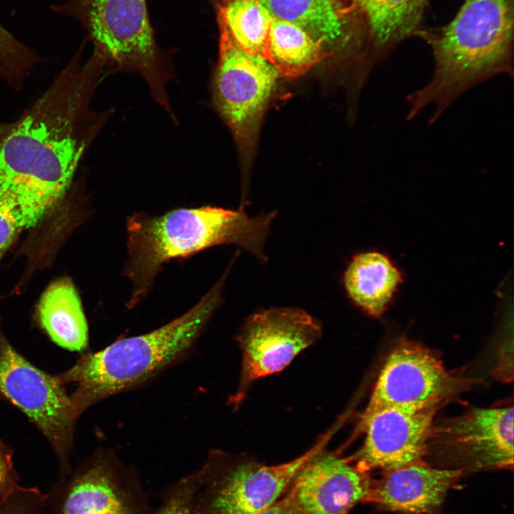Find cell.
Returning <instances> with one entry per match:
<instances>
[{"label": "cell", "instance_id": "obj_1", "mask_svg": "<svg viewBox=\"0 0 514 514\" xmlns=\"http://www.w3.org/2000/svg\"><path fill=\"white\" fill-rule=\"evenodd\" d=\"M75 57L0 145V206L28 228L61 200L99 128L89 101L105 64Z\"/></svg>", "mask_w": 514, "mask_h": 514}, {"label": "cell", "instance_id": "obj_2", "mask_svg": "<svg viewBox=\"0 0 514 514\" xmlns=\"http://www.w3.org/2000/svg\"><path fill=\"white\" fill-rule=\"evenodd\" d=\"M513 0H465L430 40L433 73L406 97V120L427 107L434 124L461 95L499 74L513 76Z\"/></svg>", "mask_w": 514, "mask_h": 514}, {"label": "cell", "instance_id": "obj_3", "mask_svg": "<svg viewBox=\"0 0 514 514\" xmlns=\"http://www.w3.org/2000/svg\"><path fill=\"white\" fill-rule=\"evenodd\" d=\"M276 212L250 217L242 209L214 206L179 208L159 216L135 213L127 221L128 258L124 274L132 308L148 293L156 274L170 260L208 248L234 244L266 261L264 244Z\"/></svg>", "mask_w": 514, "mask_h": 514}, {"label": "cell", "instance_id": "obj_4", "mask_svg": "<svg viewBox=\"0 0 514 514\" xmlns=\"http://www.w3.org/2000/svg\"><path fill=\"white\" fill-rule=\"evenodd\" d=\"M226 276L195 306L172 321L88 353L57 375L64 385L76 384L70 395L75 416L79 418L96 403L142 385L186 356L220 304Z\"/></svg>", "mask_w": 514, "mask_h": 514}, {"label": "cell", "instance_id": "obj_5", "mask_svg": "<svg viewBox=\"0 0 514 514\" xmlns=\"http://www.w3.org/2000/svg\"><path fill=\"white\" fill-rule=\"evenodd\" d=\"M86 29L94 52L119 71L141 76L156 101L171 111V75L156 44L146 0H67L53 6Z\"/></svg>", "mask_w": 514, "mask_h": 514}, {"label": "cell", "instance_id": "obj_6", "mask_svg": "<svg viewBox=\"0 0 514 514\" xmlns=\"http://www.w3.org/2000/svg\"><path fill=\"white\" fill-rule=\"evenodd\" d=\"M333 431L286 463L267 465L246 454L209 452L197 471L191 514H259L286 493L303 465L324 448Z\"/></svg>", "mask_w": 514, "mask_h": 514}, {"label": "cell", "instance_id": "obj_7", "mask_svg": "<svg viewBox=\"0 0 514 514\" xmlns=\"http://www.w3.org/2000/svg\"><path fill=\"white\" fill-rule=\"evenodd\" d=\"M217 19L220 39L213 99L241 154L246 158L256 141L279 74L268 61L245 53L232 38L218 13Z\"/></svg>", "mask_w": 514, "mask_h": 514}, {"label": "cell", "instance_id": "obj_8", "mask_svg": "<svg viewBox=\"0 0 514 514\" xmlns=\"http://www.w3.org/2000/svg\"><path fill=\"white\" fill-rule=\"evenodd\" d=\"M513 407L473 408L433 423L425 458L463 475L513 468Z\"/></svg>", "mask_w": 514, "mask_h": 514}, {"label": "cell", "instance_id": "obj_9", "mask_svg": "<svg viewBox=\"0 0 514 514\" xmlns=\"http://www.w3.org/2000/svg\"><path fill=\"white\" fill-rule=\"evenodd\" d=\"M64 386L58 376L44 372L22 356L0 329V394L41 430L63 471L68 472L77 418Z\"/></svg>", "mask_w": 514, "mask_h": 514}, {"label": "cell", "instance_id": "obj_10", "mask_svg": "<svg viewBox=\"0 0 514 514\" xmlns=\"http://www.w3.org/2000/svg\"><path fill=\"white\" fill-rule=\"evenodd\" d=\"M321 334L319 322L301 309L274 308L251 315L237 337L242 364L238 387L229 403L239 404L255 381L284 369Z\"/></svg>", "mask_w": 514, "mask_h": 514}, {"label": "cell", "instance_id": "obj_11", "mask_svg": "<svg viewBox=\"0 0 514 514\" xmlns=\"http://www.w3.org/2000/svg\"><path fill=\"white\" fill-rule=\"evenodd\" d=\"M464 384L430 350L404 340L386 359L364 413L381 408H440Z\"/></svg>", "mask_w": 514, "mask_h": 514}, {"label": "cell", "instance_id": "obj_12", "mask_svg": "<svg viewBox=\"0 0 514 514\" xmlns=\"http://www.w3.org/2000/svg\"><path fill=\"white\" fill-rule=\"evenodd\" d=\"M56 514H155L137 470L112 450H96L63 486Z\"/></svg>", "mask_w": 514, "mask_h": 514}, {"label": "cell", "instance_id": "obj_13", "mask_svg": "<svg viewBox=\"0 0 514 514\" xmlns=\"http://www.w3.org/2000/svg\"><path fill=\"white\" fill-rule=\"evenodd\" d=\"M440 408L406 410L381 408L363 413L366 433L360 450L351 457L359 469L384 472L423 460L434 417Z\"/></svg>", "mask_w": 514, "mask_h": 514}, {"label": "cell", "instance_id": "obj_14", "mask_svg": "<svg viewBox=\"0 0 514 514\" xmlns=\"http://www.w3.org/2000/svg\"><path fill=\"white\" fill-rule=\"evenodd\" d=\"M351 461L321 449L299 470L284 498L302 514H346L368 503L373 479Z\"/></svg>", "mask_w": 514, "mask_h": 514}, {"label": "cell", "instance_id": "obj_15", "mask_svg": "<svg viewBox=\"0 0 514 514\" xmlns=\"http://www.w3.org/2000/svg\"><path fill=\"white\" fill-rule=\"evenodd\" d=\"M462 475L420 460L373 479L368 503L400 514H440L448 491Z\"/></svg>", "mask_w": 514, "mask_h": 514}, {"label": "cell", "instance_id": "obj_16", "mask_svg": "<svg viewBox=\"0 0 514 514\" xmlns=\"http://www.w3.org/2000/svg\"><path fill=\"white\" fill-rule=\"evenodd\" d=\"M401 281L398 268L378 251L362 252L353 256L343 276L350 299L374 317L386 311Z\"/></svg>", "mask_w": 514, "mask_h": 514}, {"label": "cell", "instance_id": "obj_17", "mask_svg": "<svg viewBox=\"0 0 514 514\" xmlns=\"http://www.w3.org/2000/svg\"><path fill=\"white\" fill-rule=\"evenodd\" d=\"M37 316L42 328L58 346L72 351L86 348L88 325L70 280H57L46 288L40 298Z\"/></svg>", "mask_w": 514, "mask_h": 514}, {"label": "cell", "instance_id": "obj_18", "mask_svg": "<svg viewBox=\"0 0 514 514\" xmlns=\"http://www.w3.org/2000/svg\"><path fill=\"white\" fill-rule=\"evenodd\" d=\"M276 18L290 21L315 40L331 44L346 37L351 9L341 0H258Z\"/></svg>", "mask_w": 514, "mask_h": 514}, {"label": "cell", "instance_id": "obj_19", "mask_svg": "<svg viewBox=\"0 0 514 514\" xmlns=\"http://www.w3.org/2000/svg\"><path fill=\"white\" fill-rule=\"evenodd\" d=\"M331 55L321 41L286 20L273 16L267 61L287 78L298 77Z\"/></svg>", "mask_w": 514, "mask_h": 514}, {"label": "cell", "instance_id": "obj_20", "mask_svg": "<svg viewBox=\"0 0 514 514\" xmlns=\"http://www.w3.org/2000/svg\"><path fill=\"white\" fill-rule=\"evenodd\" d=\"M366 16L375 47L385 52L415 34L428 0H351Z\"/></svg>", "mask_w": 514, "mask_h": 514}, {"label": "cell", "instance_id": "obj_21", "mask_svg": "<svg viewBox=\"0 0 514 514\" xmlns=\"http://www.w3.org/2000/svg\"><path fill=\"white\" fill-rule=\"evenodd\" d=\"M218 9L236 44L267 61L273 18L269 11L258 0H221Z\"/></svg>", "mask_w": 514, "mask_h": 514}, {"label": "cell", "instance_id": "obj_22", "mask_svg": "<svg viewBox=\"0 0 514 514\" xmlns=\"http://www.w3.org/2000/svg\"><path fill=\"white\" fill-rule=\"evenodd\" d=\"M37 59L34 50L24 44L0 24V77L9 84L24 78Z\"/></svg>", "mask_w": 514, "mask_h": 514}, {"label": "cell", "instance_id": "obj_23", "mask_svg": "<svg viewBox=\"0 0 514 514\" xmlns=\"http://www.w3.org/2000/svg\"><path fill=\"white\" fill-rule=\"evenodd\" d=\"M198 485L196 470L168 484L161 493L155 514H191Z\"/></svg>", "mask_w": 514, "mask_h": 514}, {"label": "cell", "instance_id": "obj_24", "mask_svg": "<svg viewBox=\"0 0 514 514\" xmlns=\"http://www.w3.org/2000/svg\"><path fill=\"white\" fill-rule=\"evenodd\" d=\"M39 495L34 489L18 487L11 495L0 499V514H37L39 503H31Z\"/></svg>", "mask_w": 514, "mask_h": 514}, {"label": "cell", "instance_id": "obj_25", "mask_svg": "<svg viewBox=\"0 0 514 514\" xmlns=\"http://www.w3.org/2000/svg\"><path fill=\"white\" fill-rule=\"evenodd\" d=\"M14 468L12 451L0 440V499L11 495L19 486Z\"/></svg>", "mask_w": 514, "mask_h": 514}, {"label": "cell", "instance_id": "obj_26", "mask_svg": "<svg viewBox=\"0 0 514 514\" xmlns=\"http://www.w3.org/2000/svg\"><path fill=\"white\" fill-rule=\"evenodd\" d=\"M20 230L14 219L0 206V258Z\"/></svg>", "mask_w": 514, "mask_h": 514}, {"label": "cell", "instance_id": "obj_27", "mask_svg": "<svg viewBox=\"0 0 514 514\" xmlns=\"http://www.w3.org/2000/svg\"><path fill=\"white\" fill-rule=\"evenodd\" d=\"M259 514H302L284 498Z\"/></svg>", "mask_w": 514, "mask_h": 514}, {"label": "cell", "instance_id": "obj_28", "mask_svg": "<svg viewBox=\"0 0 514 514\" xmlns=\"http://www.w3.org/2000/svg\"><path fill=\"white\" fill-rule=\"evenodd\" d=\"M13 125H14V123L11 124L0 123V145H1V142L3 141V140L5 138V137L6 136V135L10 131Z\"/></svg>", "mask_w": 514, "mask_h": 514}]
</instances>
